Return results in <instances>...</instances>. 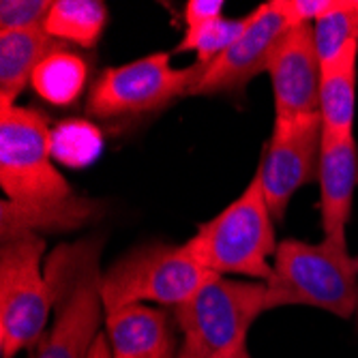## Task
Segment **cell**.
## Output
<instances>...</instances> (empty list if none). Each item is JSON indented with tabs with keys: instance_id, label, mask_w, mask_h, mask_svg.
Here are the masks:
<instances>
[{
	"instance_id": "obj_19",
	"label": "cell",
	"mask_w": 358,
	"mask_h": 358,
	"mask_svg": "<svg viewBox=\"0 0 358 358\" xmlns=\"http://www.w3.org/2000/svg\"><path fill=\"white\" fill-rule=\"evenodd\" d=\"M247 26V17L241 20H227L221 17L217 22H210L198 30H185L182 41L178 43L176 52H195V62L208 69L210 64L230 48Z\"/></svg>"
},
{
	"instance_id": "obj_10",
	"label": "cell",
	"mask_w": 358,
	"mask_h": 358,
	"mask_svg": "<svg viewBox=\"0 0 358 358\" xmlns=\"http://www.w3.org/2000/svg\"><path fill=\"white\" fill-rule=\"evenodd\" d=\"M292 30L277 0L259 5L247 15L243 35L227 48L195 84L191 94H225L243 90L255 76L268 71L281 39Z\"/></svg>"
},
{
	"instance_id": "obj_11",
	"label": "cell",
	"mask_w": 358,
	"mask_h": 358,
	"mask_svg": "<svg viewBox=\"0 0 358 358\" xmlns=\"http://www.w3.org/2000/svg\"><path fill=\"white\" fill-rule=\"evenodd\" d=\"M268 76L275 94V120L320 114L322 67L313 26H299L287 32L271 58Z\"/></svg>"
},
{
	"instance_id": "obj_1",
	"label": "cell",
	"mask_w": 358,
	"mask_h": 358,
	"mask_svg": "<svg viewBox=\"0 0 358 358\" xmlns=\"http://www.w3.org/2000/svg\"><path fill=\"white\" fill-rule=\"evenodd\" d=\"M3 241L35 230L80 227L101 217L103 202L78 198L54 166L52 129L43 112L0 103Z\"/></svg>"
},
{
	"instance_id": "obj_17",
	"label": "cell",
	"mask_w": 358,
	"mask_h": 358,
	"mask_svg": "<svg viewBox=\"0 0 358 358\" xmlns=\"http://www.w3.org/2000/svg\"><path fill=\"white\" fill-rule=\"evenodd\" d=\"M108 26V7L101 0H54L43 24L45 32L60 43L94 48Z\"/></svg>"
},
{
	"instance_id": "obj_15",
	"label": "cell",
	"mask_w": 358,
	"mask_h": 358,
	"mask_svg": "<svg viewBox=\"0 0 358 358\" xmlns=\"http://www.w3.org/2000/svg\"><path fill=\"white\" fill-rule=\"evenodd\" d=\"M356 73H358V43H352L333 64L322 69V80H320L322 136L327 138L354 136Z\"/></svg>"
},
{
	"instance_id": "obj_26",
	"label": "cell",
	"mask_w": 358,
	"mask_h": 358,
	"mask_svg": "<svg viewBox=\"0 0 358 358\" xmlns=\"http://www.w3.org/2000/svg\"><path fill=\"white\" fill-rule=\"evenodd\" d=\"M354 262H356V271H358V255L354 257Z\"/></svg>"
},
{
	"instance_id": "obj_16",
	"label": "cell",
	"mask_w": 358,
	"mask_h": 358,
	"mask_svg": "<svg viewBox=\"0 0 358 358\" xmlns=\"http://www.w3.org/2000/svg\"><path fill=\"white\" fill-rule=\"evenodd\" d=\"M88 82V62L67 50L60 48L52 52L32 73L30 86L50 106L64 108L73 106L84 92Z\"/></svg>"
},
{
	"instance_id": "obj_20",
	"label": "cell",
	"mask_w": 358,
	"mask_h": 358,
	"mask_svg": "<svg viewBox=\"0 0 358 358\" xmlns=\"http://www.w3.org/2000/svg\"><path fill=\"white\" fill-rule=\"evenodd\" d=\"M52 152L60 164L80 168L101 152V134L90 122L69 120L52 131Z\"/></svg>"
},
{
	"instance_id": "obj_13",
	"label": "cell",
	"mask_w": 358,
	"mask_h": 358,
	"mask_svg": "<svg viewBox=\"0 0 358 358\" xmlns=\"http://www.w3.org/2000/svg\"><path fill=\"white\" fill-rule=\"evenodd\" d=\"M112 358H174L176 335L164 309L129 305L106 315Z\"/></svg>"
},
{
	"instance_id": "obj_14",
	"label": "cell",
	"mask_w": 358,
	"mask_h": 358,
	"mask_svg": "<svg viewBox=\"0 0 358 358\" xmlns=\"http://www.w3.org/2000/svg\"><path fill=\"white\" fill-rule=\"evenodd\" d=\"M64 43L45 28L0 32V103H15L39 64Z\"/></svg>"
},
{
	"instance_id": "obj_3",
	"label": "cell",
	"mask_w": 358,
	"mask_h": 358,
	"mask_svg": "<svg viewBox=\"0 0 358 358\" xmlns=\"http://www.w3.org/2000/svg\"><path fill=\"white\" fill-rule=\"evenodd\" d=\"M305 305L350 317L358 309V271L348 243L283 241L266 283V311Z\"/></svg>"
},
{
	"instance_id": "obj_23",
	"label": "cell",
	"mask_w": 358,
	"mask_h": 358,
	"mask_svg": "<svg viewBox=\"0 0 358 358\" xmlns=\"http://www.w3.org/2000/svg\"><path fill=\"white\" fill-rule=\"evenodd\" d=\"M223 0H189L185 5V30H198L223 17Z\"/></svg>"
},
{
	"instance_id": "obj_24",
	"label": "cell",
	"mask_w": 358,
	"mask_h": 358,
	"mask_svg": "<svg viewBox=\"0 0 358 358\" xmlns=\"http://www.w3.org/2000/svg\"><path fill=\"white\" fill-rule=\"evenodd\" d=\"M88 358H112L110 354V343H108V335L101 333L99 337H96L92 350H90V356Z\"/></svg>"
},
{
	"instance_id": "obj_9",
	"label": "cell",
	"mask_w": 358,
	"mask_h": 358,
	"mask_svg": "<svg viewBox=\"0 0 358 358\" xmlns=\"http://www.w3.org/2000/svg\"><path fill=\"white\" fill-rule=\"evenodd\" d=\"M322 152L320 114L275 120L266 155L257 168L264 200L273 219H283L294 193L313 180Z\"/></svg>"
},
{
	"instance_id": "obj_7",
	"label": "cell",
	"mask_w": 358,
	"mask_h": 358,
	"mask_svg": "<svg viewBox=\"0 0 358 358\" xmlns=\"http://www.w3.org/2000/svg\"><path fill=\"white\" fill-rule=\"evenodd\" d=\"M45 241L20 234L0 249V358H15L45 335L54 296L41 259Z\"/></svg>"
},
{
	"instance_id": "obj_12",
	"label": "cell",
	"mask_w": 358,
	"mask_h": 358,
	"mask_svg": "<svg viewBox=\"0 0 358 358\" xmlns=\"http://www.w3.org/2000/svg\"><path fill=\"white\" fill-rule=\"evenodd\" d=\"M317 180L324 238L348 243L345 225L352 213L354 189L358 185V144L354 136H322Z\"/></svg>"
},
{
	"instance_id": "obj_21",
	"label": "cell",
	"mask_w": 358,
	"mask_h": 358,
	"mask_svg": "<svg viewBox=\"0 0 358 358\" xmlns=\"http://www.w3.org/2000/svg\"><path fill=\"white\" fill-rule=\"evenodd\" d=\"M54 0H3L0 3V32L43 28Z\"/></svg>"
},
{
	"instance_id": "obj_4",
	"label": "cell",
	"mask_w": 358,
	"mask_h": 358,
	"mask_svg": "<svg viewBox=\"0 0 358 358\" xmlns=\"http://www.w3.org/2000/svg\"><path fill=\"white\" fill-rule=\"evenodd\" d=\"M198 262L217 275H243L268 283L277 253L273 215L255 174L238 198L187 241Z\"/></svg>"
},
{
	"instance_id": "obj_8",
	"label": "cell",
	"mask_w": 358,
	"mask_h": 358,
	"mask_svg": "<svg viewBox=\"0 0 358 358\" xmlns=\"http://www.w3.org/2000/svg\"><path fill=\"white\" fill-rule=\"evenodd\" d=\"M204 73L206 69L198 62L176 69L170 62V54H148L106 69L88 92L86 110L90 116L103 120L152 114L191 94Z\"/></svg>"
},
{
	"instance_id": "obj_18",
	"label": "cell",
	"mask_w": 358,
	"mask_h": 358,
	"mask_svg": "<svg viewBox=\"0 0 358 358\" xmlns=\"http://www.w3.org/2000/svg\"><path fill=\"white\" fill-rule=\"evenodd\" d=\"M313 39L322 69L358 43V0H343L335 11L320 17L313 24Z\"/></svg>"
},
{
	"instance_id": "obj_6",
	"label": "cell",
	"mask_w": 358,
	"mask_h": 358,
	"mask_svg": "<svg viewBox=\"0 0 358 358\" xmlns=\"http://www.w3.org/2000/svg\"><path fill=\"white\" fill-rule=\"evenodd\" d=\"M206 271L185 245H146L124 253L101 281L106 315L129 305H172L187 303L204 281Z\"/></svg>"
},
{
	"instance_id": "obj_2",
	"label": "cell",
	"mask_w": 358,
	"mask_h": 358,
	"mask_svg": "<svg viewBox=\"0 0 358 358\" xmlns=\"http://www.w3.org/2000/svg\"><path fill=\"white\" fill-rule=\"evenodd\" d=\"M103 238L88 236L60 245L45 264L54 296V324L43 335L35 358H88L106 315L101 299Z\"/></svg>"
},
{
	"instance_id": "obj_22",
	"label": "cell",
	"mask_w": 358,
	"mask_h": 358,
	"mask_svg": "<svg viewBox=\"0 0 358 358\" xmlns=\"http://www.w3.org/2000/svg\"><path fill=\"white\" fill-rule=\"evenodd\" d=\"M343 0H277L292 28L313 26L320 17L335 11Z\"/></svg>"
},
{
	"instance_id": "obj_25",
	"label": "cell",
	"mask_w": 358,
	"mask_h": 358,
	"mask_svg": "<svg viewBox=\"0 0 358 358\" xmlns=\"http://www.w3.org/2000/svg\"><path fill=\"white\" fill-rule=\"evenodd\" d=\"M219 358H251V354H249V350H247V343H243V345H238L236 350L227 352V354H223V356H219Z\"/></svg>"
},
{
	"instance_id": "obj_5",
	"label": "cell",
	"mask_w": 358,
	"mask_h": 358,
	"mask_svg": "<svg viewBox=\"0 0 358 358\" xmlns=\"http://www.w3.org/2000/svg\"><path fill=\"white\" fill-rule=\"evenodd\" d=\"M266 311V283L210 273L195 294L174 307L182 348L176 358H219L247 343L251 324Z\"/></svg>"
}]
</instances>
